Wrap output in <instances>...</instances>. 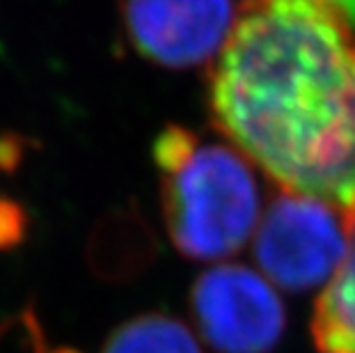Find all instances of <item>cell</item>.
<instances>
[{
  "mask_svg": "<svg viewBox=\"0 0 355 353\" xmlns=\"http://www.w3.org/2000/svg\"><path fill=\"white\" fill-rule=\"evenodd\" d=\"M211 110L282 191L355 205V40L321 0H245L211 69Z\"/></svg>",
  "mask_w": 355,
  "mask_h": 353,
  "instance_id": "1",
  "label": "cell"
},
{
  "mask_svg": "<svg viewBox=\"0 0 355 353\" xmlns=\"http://www.w3.org/2000/svg\"><path fill=\"white\" fill-rule=\"evenodd\" d=\"M165 227L188 259H225L259 225V186L243 154L168 126L154 145Z\"/></svg>",
  "mask_w": 355,
  "mask_h": 353,
  "instance_id": "2",
  "label": "cell"
},
{
  "mask_svg": "<svg viewBox=\"0 0 355 353\" xmlns=\"http://www.w3.org/2000/svg\"><path fill=\"white\" fill-rule=\"evenodd\" d=\"M346 255L342 209L309 195L279 191L254 232V259L277 287L314 289L330 277Z\"/></svg>",
  "mask_w": 355,
  "mask_h": 353,
  "instance_id": "3",
  "label": "cell"
},
{
  "mask_svg": "<svg viewBox=\"0 0 355 353\" xmlns=\"http://www.w3.org/2000/svg\"><path fill=\"white\" fill-rule=\"evenodd\" d=\"M198 330L218 353H270L284 335L286 312L268 280L241 264L209 268L193 284Z\"/></svg>",
  "mask_w": 355,
  "mask_h": 353,
  "instance_id": "4",
  "label": "cell"
},
{
  "mask_svg": "<svg viewBox=\"0 0 355 353\" xmlns=\"http://www.w3.org/2000/svg\"><path fill=\"white\" fill-rule=\"evenodd\" d=\"M138 53L186 69L220 53L234 26L232 0H117Z\"/></svg>",
  "mask_w": 355,
  "mask_h": 353,
  "instance_id": "5",
  "label": "cell"
},
{
  "mask_svg": "<svg viewBox=\"0 0 355 353\" xmlns=\"http://www.w3.org/2000/svg\"><path fill=\"white\" fill-rule=\"evenodd\" d=\"M346 255L314 305L312 337L323 353H355V205L344 209Z\"/></svg>",
  "mask_w": 355,
  "mask_h": 353,
  "instance_id": "6",
  "label": "cell"
},
{
  "mask_svg": "<svg viewBox=\"0 0 355 353\" xmlns=\"http://www.w3.org/2000/svg\"><path fill=\"white\" fill-rule=\"evenodd\" d=\"M103 353H204L191 328L168 314L128 319L108 337Z\"/></svg>",
  "mask_w": 355,
  "mask_h": 353,
  "instance_id": "7",
  "label": "cell"
},
{
  "mask_svg": "<svg viewBox=\"0 0 355 353\" xmlns=\"http://www.w3.org/2000/svg\"><path fill=\"white\" fill-rule=\"evenodd\" d=\"M28 230V216L17 202L0 198V250H10L24 241Z\"/></svg>",
  "mask_w": 355,
  "mask_h": 353,
  "instance_id": "8",
  "label": "cell"
},
{
  "mask_svg": "<svg viewBox=\"0 0 355 353\" xmlns=\"http://www.w3.org/2000/svg\"><path fill=\"white\" fill-rule=\"evenodd\" d=\"M19 154H21V145L17 142V138L14 136L0 138V168L3 170L14 168L19 161Z\"/></svg>",
  "mask_w": 355,
  "mask_h": 353,
  "instance_id": "9",
  "label": "cell"
},
{
  "mask_svg": "<svg viewBox=\"0 0 355 353\" xmlns=\"http://www.w3.org/2000/svg\"><path fill=\"white\" fill-rule=\"evenodd\" d=\"M323 5H328L346 26L355 30V0H321Z\"/></svg>",
  "mask_w": 355,
  "mask_h": 353,
  "instance_id": "10",
  "label": "cell"
}]
</instances>
